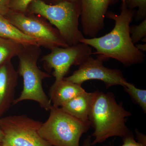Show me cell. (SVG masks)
<instances>
[{"label":"cell","instance_id":"8","mask_svg":"<svg viewBox=\"0 0 146 146\" xmlns=\"http://www.w3.org/2000/svg\"><path fill=\"white\" fill-rule=\"evenodd\" d=\"M91 47L80 43L68 47H57L51 50V52L42 57L44 68L50 72L53 70L55 78L53 84L63 80L73 65H80L93 54Z\"/></svg>","mask_w":146,"mask_h":146},{"label":"cell","instance_id":"16","mask_svg":"<svg viewBox=\"0 0 146 146\" xmlns=\"http://www.w3.org/2000/svg\"><path fill=\"white\" fill-rule=\"evenodd\" d=\"M123 87L125 91L130 96L132 100L138 105L146 113V90L138 89L133 84L128 82Z\"/></svg>","mask_w":146,"mask_h":146},{"label":"cell","instance_id":"2","mask_svg":"<svg viewBox=\"0 0 146 146\" xmlns=\"http://www.w3.org/2000/svg\"><path fill=\"white\" fill-rule=\"evenodd\" d=\"M131 113L125 109L122 103H118L112 92H94L89 120L94 131L91 145L101 143L111 137L123 138L131 132L126 125Z\"/></svg>","mask_w":146,"mask_h":146},{"label":"cell","instance_id":"26","mask_svg":"<svg viewBox=\"0 0 146 146\" xmlns=\"http://www.w3.org/2000/svg\"><path fill=\"white\" fill-rule=\"evenodd\" d=\"M3 137V131L0 128V146H1Z\"/></svg>","mask_w":146,"mask_h":146},{"label":"cell","instance_id":"24","mask_svg":"<svg viewBox=\"0 0 146 146\" xmlns=\"http://www.w3.org/2000/svg\"><path fill=\"white\" fill-rule=\"evenodd\" d=\"M91 143H92L91 136H88L84 141L83 145L82 146H92Z\"/></svg>","mask_w":146,"mask_h":146},{"label":"cell","instance_id":"25","mask_svg":"<svg viewBox=\"0 0 146 146\" xmlns=\"http://www.w3.org/2000/svg\"><path fill=\"white\" fill-rule=\"evenodd\" d=\"M136 48L139 51L142 52H144L146 51V44H138L135 45Z\"/></svg>","mask_w":146,"mask_h":146},{"label":"cell","instance_id":"4","mask_svg":"<svg viewBox=\"0 0 146 146\" xmlns=\"http://www.w3.org/2000/svg\"><path fill=\"white\" fill-rule=\"evenodd\" d=\"M41 54L40 47L32 45L23 47L18 55L19 66L18 72L22 77L23 89L20 96L15 99L13 105L25 100L37 102L46 111H49L52 104L45 93L42 81L51 77L49 73L40 70L37 65Z\"/></svg>","mask_w":146,"mask_h":146},{"label":"cell","instance_id":"19","mask_svg":"<svg viewBox=\"0 0 146 146\" xmlns=\"http://www.w3.org/2000/svg\"><path fill=\"white\" fill-rule=\"evenodd\" d=\"M34 0H12L10 9L13 11L27 13L29 5Z\"/></svg>","mask_w":146,"mask_h":146},{"label":"cell","instance_id":"22","mask_svg":"<svg viewBox=\"0 0 146 146\" xmlns=\"http://www.w3.org/2000/svg\"><path fill=\"white\" fill-rule=\"evenodd\" d=\"M137 142L142 146H146V136L137 129L135 130Z\"/></svg>","mask_w":146,"mask_h":146},{"label":"cell","instance_id":"18","mask_svg":"<svg viewBox=\"0 0 146 146\" xmlns=\"http://www.w3.org/2000/svg\"><path fill=\"white\" fill-rule=\"evenodd\" d=\"M131 39L134 44L146 36V18L138 25H133L129 27Z\"/></svg>","mask_w":146,"mask_h":146},{"label":"cell","instance_id":"10","mask_svg":"<svg viewBox=\"0 0 146 146\" xmlns=\"http://www.w3.org/2000/svg\"><path fill=\"white\" fill-rule=\"evenodd\" d=\"M119 0H80V20L82 33L89 38L96 37L104 27L106 14L110 6Z\"/></svg>","mask_w":146,"mask_h":146},{"label":"cell","instance_id":"1","mask_svg":"<svg viewBox=\"0 0 146 146\" xmlns=\"http://www.w3.org/2000/svg\"><path fill=\"white\" fill-rule=\"evenodd\" d=\"M121 13L117 14L108 11L106 17L113 20L115 26L112 31L100 37L83 38L80 43L93 47L96 50L93 54L104 61L113 58L126 67L143 63L145 55L136 48L131 39L129 27L136 10L127 7L124 0H121Z\"/></svg>","mask_w":146,"mask_h":146},{"label":"cell","instance_id":"23","mask_svg":"<svg viewBox=\"0 0 146 146\" xmlns=\"http://www.w3.org/2000/svg\"><path fill=\"white\" fill-rule=\"evenodd\" d=\"M64 1L71 2H76L80 1V0H47L46 3L49 4L53 5L60 3V2Z\"/></svg>","mask_w":146,"mask_h":146},{"label":"cell","instance_id":"5","mask_svg":"<svg viewBox=\"0 0 146 146\" xmlns=\"http://www.w3.org/2000/svg\"><path fill=\"white\" fill-rule=\"evenodd\" d=\"M50 115L38 131L39 135L51 146H80L84 133L91 126L52 106Z\"/></svg>","mask_w":146,"mask_h":146},{"label":"cell","instance_id":"14","mask_svg":"<svg viewBox=\"0 0 146 146\" xmlns=\"http://www.w3.org/2000/svg\"><path fill=\"white\" fill-rule=\"evenodd\" d=\"M0 37L10 39L23 46L38 45L35 39L24 34L3 16H0Z\"/></svg>","mask_w":146,"mask_h":146},{"label":"cell","instance_id":"11","mask_svg":"<svg viewBox=\"0 0 146 146\" xmlns=\"http://www.w3.org/2000/svg\"><path fill=\"white\" fill-rule=\"evenodd\" d=\"M18 76L11 60L0 66V116L13 105Z\"/></svg>","mask_w":146,"mask_h":146},{"label":"cell","instance_id":"9","mask_svg":"<svg viewBox=\"0 0 146 146\" xmlns=\"http://www.w3.org/2000/svg\"><path fill=\"white\" fill-rule=\"evenodd\" d=\"M104 62L99 57L94 58L91 56L79 65L78 69L71 76L63 79L80 85L91 80H101L104 82L107 89L116 85L125 86L127 81L121 71L105 67Z\"/></svg>","mask_w":146,"mask_h":146},{"label":"cell","instance_id":"13","mask_svg":"<svg viewBox=\"0 0 146 146\" xmlns=\"http://www.w3.org/2000/svg\"><path fill=\"white\" fill-rule=\"evenodd\" d=\"M93 96L94 92L85 91L63 105L60 109L82 121H90L89 117Z\"/></svg>","mask_w":146,"mask_h":146},{"label":"cell","instance_id":"3","mask_svg":"<svg viewBox=\"0 0 146 146\" xmlns=\"http://www.w3.org/2000/svg\"><path fill=\"white\" fill-rule=\"evenodd\" d=\"M81 13L80 1H64L51 5L43 0H34L29 5L27 13L38 15L48 20L70 46L80 43V40L84 38L79 28Z\"/></svg>","mask_w":146,"mask_h":146},{"label":"cell","instance_id":"12","mask_svg":"<svg viewBox=\"0 0 146 146\" xmlns=\"http://www.w3.org/2000/svg\"><path fill=\"white\" fill-rule=\"evenodd\" d=\"M85 91L81 85L63 79L50 87L49 99L52 106L60 108Z\"/></svg>","mask_w":146,"mask_h":146},{"label":"cell","instance_id":"15","mask_svg":"<svg viewBox=\"0 0 146 146\" xmlns=\"http://www.w3.org/2000/svg\"><path fill=\"white\" fill-rule=\"evenodd\" d=\"M23 47L10 39L0 37V66L18 56Z\"/></svg>","mask_w":146,"mask_h":146},{"label":"cell","instance_id":"17","mask_svg":"<svg viewBox=\"0 0 146 146\" xmlns=\"http://www.w3.org/2000/svg\"><path fill=\"white\" fill-rule=\"evenodd\" d=\"M126 6L131 10L138 8L136 11L135 21H142L146 18V0H124Z\"/></svg>","mask_w":146,"mask_h":146},{"label":"cell","instance_id":"6","mask_svg":"<svg viewBox=\"0 0 146 146\" xmlns=\"http://www.w3.org/2000/svg\"><path fill=\"white\" fill-rule=\"evenodd\" d=\"M5 17L24 34L35 39L40 47L51 50L69 46L57 29L41 16L10 10Z\"/></svg>","mask_w":146,"mask_h":146},{"label":"cell","instance_id":"7","mask_svg":"<svg viewBox=\"0 0 146 146\" xmlns=\"http://www.w3.org/2000/svg\"><path fill=\"white\" fill-rule=\"evenodd\" d=\"M42 123L25 115L0 119L3 133L1 146H51L38 132Z\"/></svg>","mask_w":146,"mask_h":146},{"label":"cell","instance_id":"21","mask_svg":"<svg viewBox=\"0 0 146 146\" xmlns=\"http://www.w3.org/2000/svg\"><path fill=\"white\" fill-rule=\"evenodd\" d=\"M12 0H0V16H5L9 12Z\"/></svg>","mask_w":146,"mask_h":146},{"label":"cell","instance_id":"20","mask_svg":"<svg viewBox=\"0 0 146 146\" xmlns=\"http://www.w3.org/2000/svg\"><path fill=\"white\" fill-rule=\"evenodd\" d=\"M123 138V144L121 146H142L135 140L133 133L131 132L127 136ZM103 146H114L104 145Z\"/></svg>","mask_w":146,"mask_h":146}]
</instances>
